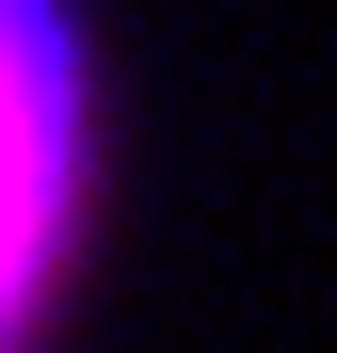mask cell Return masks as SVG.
I'll list each match as a JSON object with an SVG mask.
<instances>
[{
    "mask_svg": "<svg viewBox=\"0 0 337 353\" xmlns=\"http://www.w3.org/2000/svg\"><path fill=\"white\" fill-rule=\"evenodd\" d=\"M81 241V32L65 0H0V353L48 321Z\"/></svg>",
    "mask_w": 337,
    "mask_h": 353,
    "instance_id": "cell-1",
    "label": "cell"
}]
</instances>
